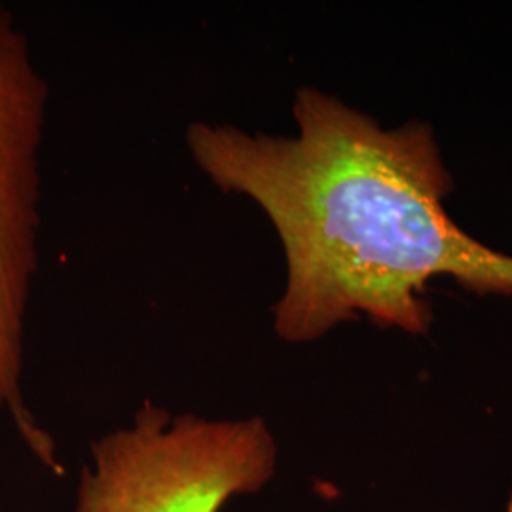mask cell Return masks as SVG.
I'll return each mask as SVG.
<instances>
[{
	"mask_svg": "<svg viewBox=\"0 0 512 512\" xmlns=\"http://www.w3.org/2000/svg\"><path fill=\"white\" fill-rule=\"evenodd\" d=\"M50 86L12 12L0 4V408L46 467L52 437L23 397L25 321L40 266L42 145Z\"/></svg>",
	"mask_w": 512,
	"mask_h": 512,
	"instance_id": "3957f363",
	"label": "cell"
},
{
	"mask_svg": "<svg viewBox=\"0 0 512 512\" xmlns=\"http://www.w3.org/2000/svg\"><path fill=\"white\" fill-rule=\"evenodd\" d=\"M294 135L228 122H192L190 160L222 194L266 215L287 277L275 334L308 344L368 317L382 329L425 334L431 279L452 275L476 294L512 296V256L463 232L444 209L454 181L433 129H385L317 88H300Z\"/></svg>",
	"mask_w": 512,
	"mask_h": 512,
	"instance_id": "6da1fadb",
	"label": "cell"
},
{
	"mask_svg": "<svg viewBox=\"0 0 512 512\" xmlns=\"http://www.w3.org/2000/svg\"><path fill=\"white\" fill-rule=\"evenodd\" d=\"M275 459L262 418L213 420L143 404L128 427L93 446L76 512H220L260 492Z\"/></svg>",
	"mask_w": 512,
	"mask_h": 512,
	"instance_id": "7a4b0ae2",
	"label": "cell"
}]
</instances>
